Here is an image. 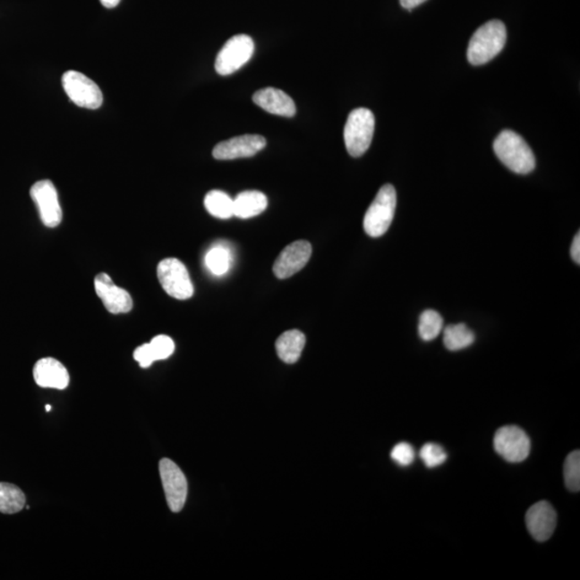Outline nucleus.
<instances>
[{"mask_svg": "<svg viewBox=\"0 0 580 580\" xmlns=\"http://www.w3.org/2000/svg\"><path fill=\"white\" fill-rule=\"evenodd\" d=\"M424 2H427V0H400L402 7L407 10L416 8L419 4H422Z\"/></svg>", "mask_w": 580, "mask_h": 580, "instance_id": "obj_30", "label": "nucleus"}, {"mask_svg": "<svg viewBox=\"0 0 580 580\" xmlns=\"http://www.w3.org/2000/svg\"><path fill=\"white\" fill-rule=\"evenodd\" d=\"M51 408H52L51 405H47V406H46V410H47V412H50V411H51Z\"/></svg>", "mask_w": 580, "mask_h": 580, "instance_id": "obj_32", "label": "nucleus"}, {"mask_svg": "<svg viewBox=\"0 0 580 580\" xmlns=\"http://www.w3.org/2000/svg\"><path fill=\"white\" fill-rule=\"evenodd\" d=\"M159 473L169 508L174 513L181 512L187 498V481L184 473L174 461L166 458L160 460Z\"/></svg>", "mask_w": 580, "mask_h": 580, "instance_id": "obj_9", "label": "nucleus"}, {"mask_svg": "<svg viewBox=\"0 0 580 580\" xmlns=\"http://www.w3.org/2000/svg\"><path fill=\"white\" fill-rule=\"evenodd\" d=\"M204 207L214 218L228 219L234 217V199L222 191H212L204 198Z\"/></svg>", "mask_w": 580, "mask_h": 580, "instance_id": "obj_21", "label": "nucleus"}, {"mask_svg": "<svg viewBox=\"0 0 580 580\" xmlns=\"http://www.w3.org/2000/svg\"><path fill=\"white\" fill-rule=\"evenodd\" d=\"M391 458L396 461L397 465L407 466L412 465L414 459H415V451H414L412 445L405 442L399 443L395 446L394 449H392Z\"/></svg>", "mask_w": 580, "mask_h": 580, "instance_id": "obj_27", "label": "nucleus"}, {"mask_svg": "<svg viewBox=\"0 0 580 580\" xmlns=\"http://www.w3.org/2000/svg\"><path fill=\"white\" fill-rule=\"evenodd\" d=\"M494 449L503 459L519 464L528 458L531 440L523 429L516 426L499 428L493 439Z\"/></svg>", "mask_w": 580, "mask_h": 580, "instance_id": "obj_8", "label": "nucleus"}, {"mask_svg": "<svg viewBox=\"0 0 580 580\" xmlns=\"http://www.w3.org/2000/svg\"><path fill=\"white\" fill-rule=\"evenodd\" d=\"M120 2L121 0H100L102 5L107 9L115 8Z\"/></svg>", "mask_w": 580, "mask_h": 580, "instance_id": "obj_31", "label": "nucleus"}, {"mask_svg": "<svg viewBox=\"0 0 580 580\" xmlns=\"http://www.w3.org/2000/svg\"><path fill=\"white\" fill-rule=\"evenodd\" d=\"M571 254L573 260L579 265L580 263V235L579 233L575 235L573 244H572V249H571Z\"/></svg>", "mask_w": 580, "mask_h": 580, "instance_id": "obj_29", "label": "nucleus"}, {"mask_svg": "<svg viewBox=\"0 0 580 580\" xmlns=\"http://www.w3.org/2000/svg\"><path fill=\"white\" fill-rule=\"evenodd\" d=\"M444 320L438 311L433 310L424 311L419 320V336L423 341L429 342L438 337L443 329Z\"/></svg>", "mask_w": 580, "mask_h": 580, "instance_id": "obj_22", "label": "nucleus"}, {"mask_svg": "<svg viewBox=\"0 0 580 580\" xmlns=\"http://www.w3.org/2000/svg\"><path fill=\"white\" fill-rule=\"evenodd\" d=\"M564 481L568 490L578 492L580 489V453L573 451L564 464Z\"/></svg>", "mask_w": 580, "mask_h": 580, "instance_id": "obj_24", "label": "nucleus"}, {"mask_svg": "<svg viewBox=\"0 0 580 580\" xmlns=\"http://www.w3.org/2000/svg\"><path fill=\"white\" fill-rule=\"evenodd\" d=\"M255 45L247 35H236L225 43L215 61V70L220 75H229L244 66L254 54Z\"/></svg>", "mask_w": 580, "mask_h": 580, "instance_id": "obj_6", "label": "nucleus"}, {"mask_svg": "<svg viewBox=\"0 0 580 580\" xmlns=\"http://www.w3.org/2000/svg\"><path fill=\"white\" fill-rule=\"evenodd\" d=\"M267 141L260 134H244L220 142L213 149L215 159L233 160L252 158L265 149Z\"/></svg>", "mask_w": 580, "mask_h": 580, "instance_id": "obj_11", "label": "nucleus"}, {"mask_svg": "<svg viewBox=\"0 0 580 580\" xmlns=\"http://www.w3.org/2000/svg\"><path fill=\"white\" fill-rule=\"evenodd\" d=\"M230 263V252L225 246H214L206 255V266L215 276H224V274L227 273Z\"/></svg>", "mask_w": 580, "mask_h": 580, "instance_id": "obj_23", "label": "nucleus"}, {"mask_svg": "<svg viewBox=\"0 0 580 580\" xmlns=\"http://www.w3.org/2000/svg\"><path fill=\"white\" fill-rule=\"evenodd\" d=\"M36 384L42 388L66 389L70 378L66 368L54 358H42L34 367Z\"/></svg>", "mask_w": 580, "mask_h": 580, "instance_id": "obj_15", "label": "nucleus"}, {"mask_svg": "<svg viewBox=\"0 0 580 580\" xmlns=\"http://www.w3.org/2000/svg\"><path fill=\"white\" fill-rule=\"evenodd\" d=\"M149 346L152 348L156 362L158 360H165L169 358L175 352V342L168 336H158L149 342Z\"/></svg>", "mask_w": 580, "mask_h": 580, "instance_id": "obj_26", "label": "nucleus"}, {"mask_svg": "<svg viewBox=\"0 0 580 580\" xmlns=\"http://www.w3.org/2000/svg\"><path fill=\"white\" fill-rule=\"evenodd\" d=\"M421 458L428 467H437L448 459V454L439 445L428 443L421 449Z\"/></svg>", "mask_w": 580, "mask_h": 580, "instance_id": "obj_25", "label": "nucleus"}, {"mask_svg": "<svg viewBox=\"0 0 580 580\" xmlns=\"http://www.w3.org/2000/svg\"><path fill=\"white\" fill-rule=\"evenodd\" d=\"M63 88L73 104L85 109L96 110L104 101L99 86L85 74L69 70L62 78Z\"/></svg>", "mask_w": 580, "mask_h": 580, "instance_id": "obj_7", "label": "nucleus"}, {"mask_svg": "<svg viewBox=\"0 0 580 580\" xmlns=\"http://www.w3.org/2000/svg\"><path fill=\"white\" fill-rule=\"evenodd\" d=\"M494 153L509 170L528 175L535 168V158L528 143L517 132L503 131L494 140Z\"/></svg>", "mask_w": 580, "mask_h": 580, "instance_id": "obj_2", "label": "nucleus"}, {"mask_svg": "<svg viewBox=\"0 0 580 580\" xmlns=\"http://www.w3.org/2000/svg\"><path fill=\"white\" fill-rule=\"evenodd\" d=\"M30 197L36 203L42 223L55 228L62 222L63 212L55 186L48 180L35 183L30 188Z\"/></svg>", "mask_w": 580, "mask_h": 580, "instance_id": "obj_10", "label": "nucleus"}, {"mask_svg": "<svg viewBox=\"0 0 580 580\" xmlns=\"http://www.w3.org/2000/svg\"><path fill=\"white\" fill-rule=\"evenodd\" d=\"M95 290L110 313L123 314L132 311L133 303L131 294L116 286L107 273H99L95 277Z\"/></svg>", "mask_w": 580, "mask_h": 580, "instance_id": "obj_13", "label": "nucleus"}, {"mask_svg": "<svg viewBox=\"0 0 580 580\" xmlns=\"http://www.w3.org/2000/svg\"><path fill=\"white\" fill-rule=\"evenodd\" d=\"M311 256L310 242L300 240L285 247L273 265V273L277 278L285 279L294 276L305 267Z\"/></svg>", "mask_w": 580, "mask_h": 580, "instance_id": "obj_12", "label": "nucleus"}, {"mask_svg": "<svg viewBox=\"0 0 580 580\" xmlns=\"http://www.w3.org/2000/svg\"><path fill=\"white\" fill-rule=\"evenodd\" d=\"M133 358L140 364L141 368H149L150 365L156 362L152 348L149 346V343L143 344V345L139 346L136 351L133 353Z\"/></svg>", "mask_w": 580, "mask_h": 580, "instance_id": "obj_28", "label": "nucleus"}, {"mask_svg": "<svg viewBox=\"0 0 580 580\" xmlns=\"http://www.w3.org/2000/svg\"><path fill=\"white\" fill-rule=\"evenodd\" d=\"M252 101L261 109L278 116L293 117L297 111L292 97L277 89L267 88L258 90L252 96Z\"/></svg>", "mask_w": 580, "mask_h": 580, "instance_id": "obj_16", "label": "nucleus"}, {"mask_svg": "<svg viewBox=\"0 0 580 580\" xmlns=\"http://www.w3.org/2000/svg\"><path fill=\"white\" fill-rule=\"evenodd\" d=\"M158 277L165 292L177 300L192 297L193 286L190 273L182 261L176 258H166L158 267Z\"/></svg>", "mask_w": 580, "mask_h": 580, "instance_id": "obj_5", "label": "nucleus"}, {"mask_svg": "<svg viewBox=\"0 0 580 580\" xmlns=\"http://www.w3.org/2000/svg\"><path fill=\"white\" fill-rule=\"evenodd\" d=\"M375 129L373 112L367 107H357L349 113L344 127V141L349 155L360 158L370 148Z\"/></svg>", "mask_w": 580, "mask_h": 580, "instance_id": "obj_3", "label": "nucleus"}, {"mask_svg": "<svg viewBox=\"0 0 580 580\" xmlns=\"http://www.w3.org/2000/svg\"><path fill=\"white\" fill-rule=\"evenodd\" d=\"M443 340L446 348L456 352L471 346L475 336L465 324L449 325L445 328Z\"/></svg>", "mask_w": 580, "mask_h": 580, "instance_id": "obj_19", "label": "nucleus"}, {"mask_svg": "<svg viewBox=\"0 0 580 580\" xmlns=\"http://www.w3.org/2000/svg\"><path fill=\"white\" fill-rule=\"evenodd\" d=\"M26 497L18 486L0 482V513L16 514L24 508Z\"/></svg>", "mask_w": 580, "mask_h": 580, "instance_id": "obj_20", "label": "nucleus"}, {"mask_svg": "<svg viewBox=\"0 0 580 580\" xmlns=\"http://www.w3.org/2000/svg\"><path fill=\"white\" fill-rule=\"evenodd\" d=\"M507 39V27L503 21H489L472 36L467 47V59L474 66L485 64L503 50Z\"/></svg>", "mask_w": 580, "mask_h": 580, "instance_id": "obj_1", "label": "nucleus"}, {"mask_svg": "<svg viewBox=\"0 0 580 580\" xmlns=\"http://www.w3.org/2000/svg\"><path fill=\"white\" fill-rule=\"evenodd\" d=\"M525 524L533 539L537 542H546L556 530V510L547 501L537 502L526 512Z\"/></svg>", "mask_w": 580, "mask_h": 580, "instance_id": "obj_14", "label": "nucleus"}, {"mask_svg": "<svg viewBox=\"0 0 580 580\" xmlns=\"http://www.w3.org/2000/svg\"><path fill=\"white\" fill-rule=\"evenodd\" d=\"M268 207V199L265 193L258 191H246L240 192L234 199V217L246 219L257 217Z\"/></svg>", "mask_w": 580, "mask_h": 580, "instance_id": "obj_17", "label": "nucleus"}, {"mask_svg": "<svg viewBox=\"0 0 580 580\" xmlns=\"http://www.w3.org/2000/svg\"><path fill=\"white\" fill-rule=\"evenodd\" d=\"M305 346V336L299 330L284 332L276 343L279 359L285 363L293 364L298 362Z\"/></svg>", "mask_w": 580, "mask_h": 580, "instance_id": "obj_18", "label": "nucleus"}, {"mask_svg": "<svg viewBox=\"0 0 580 580\" xmlns=\"http://www.w3.org/2000/svg\"><path fill=\"white\" fill-rule=\"evenodd\" d=\"M397 192L395 187L386 184L380 188L374 201L364 215L363 228L368 235L380 238L389 229L395 218Z\"/></svg>", "mask_w": 580, "mask_h": 580, "instance_id": "obj_4", "label": "nucleus"}]
</instances>
